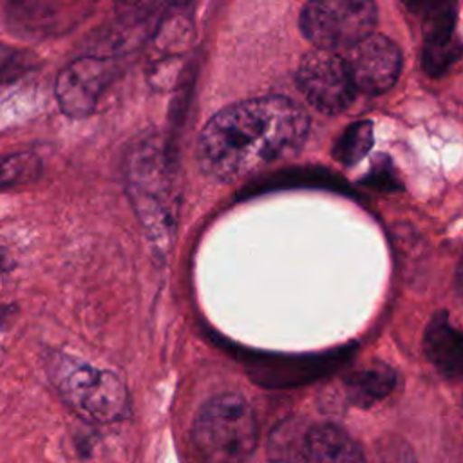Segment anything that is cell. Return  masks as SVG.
Masks as SVG:
<instances>
[{
    "mask_svg": "<svg viewBox=\"0 0 463 463\" xmlns=\"http://www.w3.org/2000/svg\"><path fill=\"white\" fill-rule=\"evenodd\" d=\"M309 128L306 112L289 98L262 96L219 110L201 130L197 163L217 181L244 177L295 154Z\"/></svg>",
    "mask_w": 463,
    "mask_h": 463,
    "instance_id": "1",
    "label": "cell"
},
{
    "mask_svg": "<svg viewBox=\"0 0 463 463\" xmlns=\"http://www.w3.org/2000/svg\"><path fill=\"white\" fill-rule=\"evenodd\" d=\"M125 177L148 237L159 248H168L177 222L179 186L166 145L156 136L136 143L127 156Z\"/></svg>",
    "mask_w": 463,
    "mask_h": 463,
    "instance_id": "2",
    "label": "cell"
},
{
    "mask_svg": "<svg viewBox=\"0 0 463 463\" xmlns=\"http://www.w3.org/2000/svg\"><path fill=\"white\" fill-rule=\"evenodd\" d=\"M255 443V414L241 394H219L201 407L194 421V447L203 463H246Z\"/></svg>",
    "mask_w": 463,
    "mask_h": 463,
    "instance_id": "3",
    "label": "cell"
},
{
    "mask_svg": "<svg viewBox=\"0 0 463 463\" xmlns=\"http://www.w3.org/2000/svg\"><path fill=\"white\" fill-rule=\"evenodd\" d=\"M49 376L61 398L90 421L112 423L128 414L127 387L109 369H99L69 354H56L51 358Z\"/></svg>",
    "mask_w": 463,
    "mask_h": 463,
    "instance_id": "4",
    "label": "cell"
},
{
    "mask_svg": "<svg viewBox=\"0 0 463 463\" xmlns=\"http://www.w3.org/2000/svg\"><path fill=\"white\" fill-rule=\"evenodd\" d=\"M376 18L373 0H309L300 31L318 49L345 51L373 33Z\"/></svg>",
    "mask_w": 463,
    "mask_h": 463,
    "instance_id": "5",
    "label": "cell"
},
{
    "mask_svg": "<svg viewBox=\"0 0 463 463\" xmlns=\"http://www.w3.org/2000/svg\"><path fill=\"white\" fill-rule=\"evenodd\" d=\"M297 85L304 98L324 114L345 110L356 94L344 56L318 47L300 60Z\"/></svg>",
    "mask_w": 463,
    "mask_h": 463,
    "instance_id": "6",
    "label": "cell"
},
{
    "mask_svg": "<svg viewBox=\"0 0 463 463\" xmlns=\"http://www.w3.org/2000/svg\"><path fill=\"white\" fill-rule=\"evenodd\" d=\"M116 74V63L101 56H83L65 65L54 85L61 112L71 118H87L92 114L98 99Z\"/></svg>",
    "mask_w": 463,
    "mask_h": 463,
    "instance_id": "7",
    "label": "cell"
},
{
    "mask_svg": "<svg viewBox=\"0 0 463 463\" xmlns=\"http://www.w3.org/2000/svg\"><path fill=\"white\" fill-rule=\"evenodd\" d=\"M344 61L356 90L382 94L389 90L402 71V52L382 34H367L344 51Z\"/></svg>",
    "mask_w": 463,
    "mask_h": 463,
    "instance_id": "8",
    "label": "cell"
},
{
    "mask_svg": "<svg viewBox=\"0 0 463 463\" xmlns=\"http://www.w3.org/2000/svg\"><path fill=\"white\" fill-rule=\"evenodd\" d=\"M429 360L450 378L463 376V331L450 324L447 313L430 318L423 340Z\"/></svg>",
    "mask_w": 463,
    "mask_h": 463,
    "instance_id": "9",
    "label": "cell"
},
{
    "mask_svg": "<svg viewBox=\"0 0 463 463\" xmlns=\"http://www.w3.org/2000/svg\"><path fill=\"white\" fill-rule=\"evenodd\" d=\"M304 456L306 463H365L360 445L333 423L307 429Z\"/></svg>",
    "mask_w": 463,
    "mask_h": 463,
    "instance_id": "10",
    "label": "cell"
},
{
    "mask_svg": "<svg viewBox=\"0 0 463 463\" xmlns=\"http://www.w3.org/2000/svg\"><path fill=\"white\" fill-rule=\"evenodd\" d=\"M402 4L421 20L425 47L454 42L456 0H402Z\"/></svg>",
    "mask_w": 463,
    "mask_h": 463,
    "instance_id": "11",
    "label": "cell"
},
{
    "mask_svg": "<svg viewBox=\"0 0 463 463\" xmlns=\"http://www.w3.org/2000/svg\"><path fill=\"white\" fill-rule=\"evenodd\" d=\"M394 385V373L385 365H373L354 371L345 378L349 398L358 405H371L391 392Z\"/></svg>",
    "mask_w": 463,
    "mask_h": 463,
    "instance_id": "12",
    "label": "cell"
},
{
    "mask_svg": "<svg viewBox=\"0 0 463 463\" xmlns=\"http://www.w3.org/2000/svg\"><path fill=\"white\" fill-rule=\"evenodd\" d=\"M306 432L295 421L280 425L269 441V463H306Z\"/></svg>",
    "mask_w": 463,
    "mask_h": 463,
    "instance_id": "13",
    "label": "cell"
},
{
    "mask_svg": "<svg viewBox=\"0 0 463 463\" xmlns=\"http://www.w3.org/2000/svg\"><path fill=\"white\" fill-rule=\"evenodd\" d=\"M373 145L371 121H356L349 125L333 146V156L342 165H354Z\"/></svg>",
    "mask_w": 463,
    "mask_h": 463,
    "instance_id": "14",
    "label": "cell"
},
{
    "mask_svg": "<svg viewBox=\"0 0 463 463\" xmlns=\"http://www.w3.org/2000/svg\"><path fill=\"white\" fill-rule=\"evenodd\" d=\"M42 172L40 157L31 152H18L0 157V188L34 181Z\"/></svg>",
    "mask_w": 463,
    "mask_h": 463,
    "instance_id": "15",
    "label": "cell"
}]
</instances>
